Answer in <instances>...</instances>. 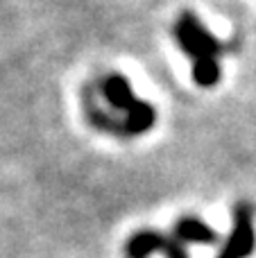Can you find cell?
<instances>
[{
  "mask_svg": "<svg viewBox=\"0 0 256 258\" xmlns=\"http://www.w3.org/2000/svg\"><path fill=\"white\" fill-rule=\"evenodd\" d=\"M172 34H175L179 50L188 54L193 61H200V59H218L225 52V43L218 41L202 25V21L193 12L179 14V18L175 21V27H172Z\"/></svg>",
  "mask_w": 256,
  "mask_h": 258,
  "instance_id": "obj_1",
  "label": "cell"
},
{
  "mask_svg": "<svg viewBox=\"0 0 256 258\" xmlns=\"http://www.w3.org/2000/svg\"><path fill=\"white\" fill-rule=\"evenodd\" d=\"M234 227L218 258H249L256 249V229H254V206L249 202H238L231 211Z\"/></svg>",
  "mask_w": 256,
  "mask_h": 258,
  "instance_id": "obj_2",
  "label": "cell"
},
{
  "mask_svg": "<svg viewBox=\"0 0 256 258\" xmlns=\"http://www.w3.org/2000/svg\"><path fill=\"white\" fill-rule=\"evenodd\" d=\"M154 251H161L166 258H190L181 242H177L172 236H166L161 231H154V229L136 231L122 247L125 258H148Z\"/></svg>",
  "mask_w": 256,
  "mask_h": 258,
  "instance_id": "obj_3",
  "label": "cell"
},
{
  "mask_svg": "<svg viewBox=\"0 0 256 258\" xmlns=\"http://www.w3.org/2000/svg\"><path fill=\"white\" fill-rule=\"evenodd\" d=\"M98 91L104 102H107L113 111H120V113H125L127 109L139 100L134 95V91H132L130 80H127L125 75H120V73H109V75H104L102 80L98 82Z\"/></svg>",
  "mask_w": 256,
  "mask_h": 258,
  "instance_id": "obj_4",
  "label": "cell"
},
{
  "mask_svg": "<svg viewBox=\"0 0 256 258\" xmlns=\"http://www.w3.org/2000/svg\"><path fill=\"white\" fill-rule=\"evenodd\" d=\"M172 238L177 242H190V245H207L213 247L220 242V236L218 231H213L207 222H202L200 218H193V215H186V218H179L172 227Z\"/></svg>",
  "mask_w": 256,
  "mask_h": 258,
  "instance_id": "obj_5",
  "label": "cell"
},
{
  "mask_svg": "<svg viewBox=\"0 0 256 258\" xmlns=\"http://www.w3.org/2000/svg\"><path fill=\"white\" fill-rule=\"evenodd\" d=\"M122 132L125 136H141L150 132L157 122V109L145 100H136L125 113H122Z\"/></svg>",
  "mask_w": 256,
  "mask_h": 258,
  "instance_id": "obj_6",
  "label": "cell"
},
{
  "mask_svg": "<svg viewBox=\"0 0 256 258\" xmlns=\"http://www.w3.org/2000/svg\"><path fill=\"white\" fill-rule=\"evenodd\" d=\"M190 73H193V82L200 89H213L220 82L222 68L218 59H200V61H193Z\"/></svg>",
  "mask_w": 256,
  "mask_h": 258,
  "instance_id": "obj_7",
  "label": "cell"
}]
</instances>
